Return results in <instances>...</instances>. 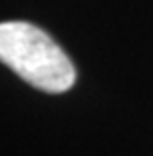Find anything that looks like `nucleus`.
Masks as SVG:
<instances>
[{
    "label": "nucleus",
    "instance_id": "obj_1",
    "mask_svg": "<svg viewBox=\"0 0 153 156\" xmlns=\"http://www.w3.org/2000/svg\"><path fill=\"white\" fill-rule=\"evenodd\" d=\"M0 60L24 82L48 94H62L76 82V68L56 40L30 22L0 24Z\"/></svg>",
    "mask_w": 153,
    "mask_h": 156
}]
</instances>
